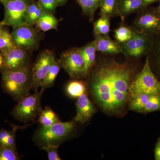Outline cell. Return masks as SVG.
Instances as JSON below:
<instances>
[{
	"label": "cell",
	"instance_id": "obj_1",
	"mask_svg": "<svg viewBox=\"0 0 160 160\" xmlns=\"http://www.w3.org/2000/svg\"><path fill=\"white\" fill-rule=\"evenodd\" d=\"M98 58L89 76L92 95L107 112L117 113L129 99V88L136 75L130 61L118 62L114 55L102 53Z\"/></svg>",
	"mask_w": 160,
	"mask_h": 160
},
{
	"label": "cell",
	"instance_id": "obj_2",
	"mask_svg": "<svg viewBox=\"0 0 160 160\" xmlns=\"http://www.w3.org/2000/svg\"><path fill=\"white\" fill-rule=\"evenodd\" d=\"M3 91L19 102L30 95L32 82L30 66L25 69L1 72Z\"/></svg>",
	"mask_w": 160,
	"mask_h": 160
},
{
	"label": "cell",
	"instance_id": "obj_3",
	"mask_svg": "<svg viewBox=\"0 0 160 160\" xmlns=\"http://www.w3.org/2000/svg\"><path fill=\"white\" fill-rule=\"evenodd\" d=\"M75 128V121L60 122L48 127L42 126L35 132L32 140L41 148L47 146H59L71 135Z\"/></svg>",
	"mask_w": 160,
	"mask_h": 160
},
{
	"label": "cell",
	"instance_id": "obj_4",
	"mask_svg": "<svg viewBox=\"0 0 160 160\" xmlns=\"http://www.w3.org/2000/svg\"><path fill=\"white\" fill-rule=\"evenodd\" d=\"M142 93L160 95V82L152 70L147 57L142 69L132 82L129 99Z\"/></svg>",
	"mask_w": 160,
	"mask_h": 160
},
{
	"label": "cell",
	"instance_id": "obj_5",
	"mask_svg": "<svg viewBox=\"0 0 160 160\" xmlns=\"http://www.w3.org/2000/svg\"><path fill=\"white\" fill-rule=\"evenodd\" d=\"M44 90L35 91L33 94L29 95L24 98L16 105L11 114L21 122L26 123L34 122L42 110L41 105V99Z\"/></svg>",
	"mask_w": 160,
	"mask_h": 160
},
{
	"label": "cell",
	"instance_id": "obj_6",
	"mask_svg": "<svg viewBox=\"0 0 160 160\" xmlns=\"http://www.w3.org/2000/svg\"><path fill=\"white\" fill-rule=\"evenodd\" d=\"M132 27L146 35L160 33V13L157 7L147 6L138 12Z\"/></svg>",
	"mask_w": 160,
	"mask_h": 160
},
{
	"label": "cell",
	"instance_id": "obj_7",
	"mask_svg": "<svg viewBox=\"0 0 160 160\" xmlns=\"http://www.w3.org/2000/svg\"><path fill=\"white\" fill-rule=\"evenodd\" d=\"M13 29L11 35L16 46L28 51L38 49L43 37L39 29L27 24Z\"/></svg>",
	"mask_w": 160,
	"mask_h": 160
},
{
	"label": "cell",
	"instance_id": "obj_8",
	"mask_svg": "<svg viewBox=\"0 0 160 160\" xmlns=\"http://www.w3.org/2000/svg\"><path fill=\"white\" fill-rule=\"evenodd\" d=\"M31 0H7L3 6L5 15L2 23L13 28L27 22V9Z\"/></svg>",
	"mask_w": 160,
	"mask_h": 160
},
{
	"label": "cell",
	"instance_id": "obj_9",
	"mask_svg": "<svg viewBox=\"0 0 160 160\" xmlns=\"http://www.w3.org/2000/svg\"><path fill=\"white\" fill-rule=\"evenodd\" d=\"M133 29V34L131 39L120 44L123 54L133 58L147 55L151 49L153 36L143 34Z\"/></svg>",
	"mask_w": 160,
	"mask_h": 160
},
{
	"label": "cell",
	"instance_id": "obj_10",
	"mask_svg": "<svg viewBox=\"0 0 160 160\" xmlns=\"http://www.w3.org/2000/svg\"><path fill=\"white\" fill-rule=\"evenodd\" d=\"M59 60L62 68L72 78H86L84 60L76 48H72L64 52Z\"/></svg>",
	"mask_w": 160,
	"mask_h": 160
},
{
	"label": "cell",
	"instance_id": "obj_11",
	"mask_svg": "<svg viewBox=\"0 0 160 160\" xmlns=\"http://www.w3.org/2000/svg\"><path fill=\"white\" fill-rule=\"evenodd\" d=\"M55 59L53 52L48 49L42 51L38 57L31 69L32 78V89L35 91H38V89L41 87L42 82Z\"/></svg>",
	"mask_w": 160,
	"mask_h": 160
},
{
	"label": "cell",
	"instance_id": "obj_12",
	"mask_svg": "<svg viewBox=\"0 0 160 160\" xmlns=\"http://www.w3.org/2000/svg\"><path fill=\"white\" fill-rule=\"evenodd\" d=\"M1 53L3 57V64L0 69L1 72L25 69L30 66V56L28 50L16 46Z\"/></svg>",
	"mask_w": 160,
	"mask_h": 160
},
{
	"label": "cell",
	"instance_id": "obj_13",
	"mask_svg": "<svg viewBox=\"0 0 160 160\" xmlns=\"http://www.w3.org/2000/svg\"><path fill=\"white\" fill-rule=\"evenodd\" d=\"M130 109L140 112L160 110V95L142 93L130 99Z\"/></svg>",
	"mask_w": 160,
	"mask_h": 160
},
{
	"label": "cell",
	"instance_id": "obj_14",
	"mask_svg": "<svg viewBox=\"0 0 160 160\" xmlns=\"http://www.w3.org/2000/svg\"><path fill=\"white\" fill-rule=\"evenodd\" d=\"M77 113L74 121L82 123L88 122L92 117L96 109L85 92L78 98L76 103Z\"/></svg>",
	"mask_w": 160,
	"mask_h": 160
},
{
	"label": "cell",
	"instance_id": "obj_15",
	"mask_svg": "<svg viewBox=\"0 0 160 160\" xmlns=\"http://www.w3.org/2000/svg\"><path fill=\"white\" fill-rule=\"evenodd\" d=\"M97 52L104 54L115 55L123 53L120 44L109 37L100 34H93Z\"/></svg>",
	"mask_w": 160,
	"mask_h": 160
},
{
	"label": "cell",
	"instance_id": "obj_16",
	"mask_svg": "<svg viewBox=\"0 0 160 160\" xmlns=\"http://www.w3.org/2000/svg\"><path fill=\"white\" fill-rule=\"evenodd\" d=\"M82 55L85 63V72L86 78L89 76L92 69L96 62V47L94 40L85 46L76 48Z\"/></svg>",
	"mask_w": 160,
	"mask_h": 160
},
{
	"label": "cell",
	"instance_id": "obj_17",
	"mask_svg": "<svg viewBox=\"0 0 160 160\" xmlns=\"http://www.w3.org/2000/svg\"><path fill=\"white\" fill-rule=\"evenodd\" d=\"M146 57L153 73L160 82V33L153 36L151 49Z\"/></svg>",
	"mask_w": 160,
	"mask_h": 160
},
{
	"label": "cell",
	"instance_id": "obj_18",
	"mask_svg": "<svg viewBox=\"0 0 160 160\" xmlns=\"http://www.w3.org/2000/svg\"><path fill=\"white\" fill-rule=\"evenodd\" d=\"M145 7L142 0H119L120 18L124 21L126 17L138 12Z\"/></svg>",
	"mask_w": 160,
	"mask_h": 160
},
{
	"label": "cell",
	"instance_id": "obj_19",
	"mask_svg": "<svg viewBox=\"0 0 160 160\" xmlns=\"http://www.w3.org/2000/svg\"><path fill=\"white\" fill-rule=\"evenodd\" d=\"M58 20L55 17L53 13L45 11L35 25L38 29L46 32L51 29L58 30Z\"/></svg>",
	"mask_w": 160,
	"mask_h": 160
},
{
	"label": "cell",
	"instance_id": "obj_20",
	"mask_svg": "<svg viewBox=\"0 0 160 160\" xmlns=\"http://www.w3.org/2000/svg\"><path fill=\"white\" fill-rule=\"evenodd\" d=\"M81 7L82 14L87 17L90 22H93L95 13L100 7L102 0H75Z\"/></svg>",
	"mask_w": 160,
	"mask_h": 160
},
{
	"label": "cell",
	"instance_id": "obj_21",
	"mask_svg": "<svg viewBox=\"0 0 160 160\" xmlns=\"http://www.w3.org/2000/svg\"><path fill=\"white\" fill-rule=\"evenodd\" d=\"M45 11L38 1L31 0L27 7L26 24L32 26L35 25Z\"/></svg>",
	"mask_w": 160,
	"mask_h": 160
},
{
	"label": "cell",
	"instance_id": "obj_22",
	"mask_svg": "<svg viewBox=\"0 0 160 160\" xmlns=\"http://www.w3.org/2000/svg\"><path fill=\"white\" fill-rule=\"evenodd\" d=\"M118 5L119 0H102L99 7L100 16L120 17Z\"/></svg>",
	"mask_w": 160,
	"mask_h": 160
},
{
	"label": "cell",
	"instance_id": "obj_23",
	"mask_svg": "<svg viewBox=\"0 0 160 160\" xmlns=\"http://www.w3.org/2000/svg\"><path fill=\"white\" fill-rule=\"evenodd\" d=\"M62 68L59 60L55 58L50 69L42 82L41 86L42 89L45 90V89L51 88L53 86L56 78Z\"/></svg>",
	"mask_w": 160,
	"mask_h": 160
},
{
	"label": "cell",
	"instance_id": "obj_24",
	"mask_svg": "<svg viewBox=\"0 0 160 160\" xmlns=\"http://www.w3.org/2000/svg\"><path fill=\"white\" fill-rule=\"evenodd\" d=\"M37 122L42 126L48 127L61 121L58 115L48 106L42 109L39 115Z\"/></svg>",
	"mask_w": 160,
	"mask_h": 160
},
{
	"label": "cell",
	"instance_id": "obj_25",
	"mask_svg": "<svg viewBox=\"0 0 160 160\" xmlns=\"http://www.w3.org/2000/svg\"><path fill=\"white\" fill-rule=\"evenodd\" d=\"M86 85L82 81L74 79L70 81L66 86L67 94L72 98H78L86 92Z\"/></svg>",
	"mask_w": 160,
	"mask_h": 160
},
{
	"label": "cell",
	"instance_id": "obj_26",
	"mask_svg": "<svg viewBox=\"0 0 160 160\" xmlns=\"http://www.w3.org/2000/svg\"><path fill=\"white\" fill-rule=\"evenodd\" d=\"M111 18L106 16H101L93 23V34H100L109 37Z\"/></svg>",
	"mask_w": 160,
	"mask_h": 160
},
{
	"label": "cell",
	"instance_id": "obj_27",
	"mask_svg": "<svg viewBox=\"0 0 160 160\" xmlns=\"http://www.w3.org/2000/svg\"><path fill=\"white\" fill-rule=\"evenodd\" d=\"M133 29L132 26H121L114 30V37L119 44L126 42L132 37Z\"/></svg>",
	"mask_w": 160,
	"mask_h": 160
},
{
	"label": "cell",
	"instance_id": "obj_28",
	"mask_svg": "<svg viewBox=\"0 0 160 160\" xmlns=\"http://www.w3.org/2000/svg\"><path fill=\"white\" fill-rule=\"evenodd\" d=\"M16 46L11 33L6 28H4L2 34L0 36V52H6Z\"/></svg>",
	"mask_w": 160,
	"mask_h": 160
},
{
	"label": "cell",
	"instance_id": "obj_29",
	"mask_svg": "<svg viewBox=\"0 0 160 160\" xmlns=\"http://www.w3.org/2000/svg\"><path fill=\"white\" fill-rule=\"evenodd\" d=\"M19 156L16 149L0 146V160H18Z\"/></svg>",
	"mask_w": 160,
	"mask_h": 160
},
{
	"label": "cell",
	"instance_id": "obj_30",
	"mask_svg": "<svg viewBox=\"0 0 160 160\" xmlns=\"http://www.w3.org/2000/svg\"><path fill=\"white\" fill-rule=\"evenodd\" d=\"M12 130L10 131V133L7 138L3 147L13 148L16 149V132L20 127L18 126H13Z\"/></svg>",
	"mask_w": 160,
	"mask_h": 160
},
{
	"label": "cell",
	"instance_id": "obj_31",
	"mask_svg": "<svg viewBox=\"0 0 160 160\" xmlns=\"http://www.w3.org/2000/svg\"><path fill=\"white\" fill-rule=\"evenodd\" d=\"M58 146H44L42 148L47 152L49 160H61V158L58 152Z\"/></svg>",
	"mask_w": 160,
	"mask_h": 160
},
{
	"label": "cell",
	"instance_id": "obj_32",
	"mask_svg": "<svg viewBox=\"0 0 160 160\" xmlns=\"http://www.w3.org/2000/svg\"><path fill=\"white\" fill-rule=\"evenodd\" d=\"M38 1L45 11L49 12L54 13L58 7L56 0H38Z\"/></svg>",
	"mask_w": 160,
	"mask_h": 160
},
{
	"label": "cell",
	"instance_id": "obj_33",
	"mask_svg": "<svg viewBox=\"0 0 160 160\" xmlns=\"http://www.w3.org/2000/svg\"><path fill=\"white\" fill-rule=\"evenodd\" d=\"M11 130H6L4 129L0 130V146L3 147L4 143L10 133Z\"/></svg>",
	"mask_w": 160,
	"mask_h": 160
},
{
	"label": "cell",
	"instance_id": "obj_34",
	"mask_svg": "<svg viewBox=\"0 0 160 160\" xmlns=\"http://www.w3.org/2000/svg\"><path fill=\"white\" fill-rule=\"evenodd\" d=\"M154 158L156 160H160V138L155 147Z\"/></svg>",
	"mask_w": 160,
	"mask_h": 160
},
{
	"label": "cell",
	"instance_id": "obj_35",
	"mask_svg": "<svg viewBox=\"0 0 160 160\" xmlns=\"http://www.w3.org/2000/svg\"><path fill=\"white\" fill-rule=\"evenodd\" d=\"M142 1L145 6H147L152 3L159 1L160 0H142Z\"/></svg>",
	"mask_w": 160,
	"mask_h": 160
},
{
	"label": "cell",
	"instance_id": "obj_36",
	"mask_svg": "<svg viewBox=\"0 0 160 160\" xmlns=\"http://www.w3.org/2000/svg\"><path fill=\"white\" fill-rule=\"evenodd\" d=\"M68 1L69 0H56V2L58 7V6H64Z\"/></svg>",
	"mask_w": 160,
	"mask_h": 160
},
{
	"label": "cell",
	"instance_id": "obj_37",
	"mask_svg": "<svg viewBox=\"0 0 160 160\" xmlns=\"http://www.w3.org/2000/svg\"><path fill=\"white\" fill-rule=\"evenodd\" d=\"M4 24L2 23V22H0V36H1V35L2 34V32L3 29H4Z\"/></svg>",
	"mask_w": 160,
	"mask_h": 160
},
{
	"label": "cell",
	"instance_id": "obj_38",
	"mask_svg": "<svg viewBox=\"0 0 160 160\" xmlns=\"http://www.w3.org/2000/svg\"><path fill=\"white\" fill-rule=\"evenodd\" d=\"M3 64V57L1 53L0 54V69L2 68Z\"/></svg>",
	"mask_w": 160,
	"mask_h": 160
},
{
	"label": "cell",
	"instance_id": "obj_39",
	"mask_svg": "<svg viewBox=\"0 0 160 160\" xmlns=\"http://www.w3.org/2000/svg\"><path fill=\"white\" fill-rule=\"evenodd\" d=\"M7 0H0V3H2V5H4V3L6 2Z\"/></svg>",
	"mask_w": 160,
	"mask_h": 160
},
{
	"label": "cell",
	"instance_id": "obj_40",
	"mask_svg": "<svg viewBox=\"0 0 160 160\" xmlns=\"http://www.w3.org/2000/svg\"><path fill=\"white\" fill-rule=\"evenodd\" d=\"M159 2H160L159 5V6H158V7H157V8L158 9V11L160 13V0L159 1Z\"/></svg>",
	"mask_w": 160,
	"mask_h": 160
},
{
	"label": "cell",
	"instance_id": "obj_41",
	"mask_svg": "<svg viewBox=\"0 0 160 160\" xmlns=\"http://www.w3.org/2000/svg\"><path fill=\"white\" fill-rule=\"evenodd\" d=\"M0 54H1V52H0Z\"/></svg>",
	"mask_w": 160,
	"mask_h": 160
}]
</instances>
